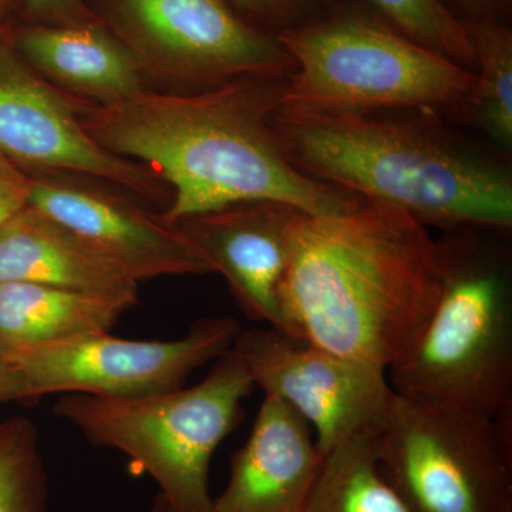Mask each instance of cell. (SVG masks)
<instances>
[{"label":"cell","instance_id":"cell-1","mask_svg":"<svg viewBox=\"0 0 512 512\" xmlns=\"http://www.w3.org/2000/svg\"><path fill=\"white\" fill-rule=\"evenodd\" d=\"M446 271L443 239L402 208L360 198L339 214L299 212L279 285L282 332L387 372L420 339Z\"/></svg>","mask_w":512,"mask_h":512},{"label":"cell","instance_id":"cell-2","mask_svg":"<svg viewBox=\"0 0 512 512\" xmlns=\"http://www.w3.org/2000/svg\"><path fill=\"white\" fill-rule=\"evenodd\" d=\"M237 79L198 94L140 90L80 110L90 136L116 156L140 160L173 187L164 221L247 202H275L311 215L339 214L360 197L301 173L282 153L271 119L284 84Z\"/></svg>","mask_w":512,"mask_h":512},{"label":"cell","instance_id":"cell-3","mask_svg":"<svg viewBox=\"0 0 512 512\" xmlns=\"http://www.w3.org/2000/svg\"><path fill=\"white\" fill-rule=\"evenodd\" d=\"M276 141L313 180L402 208L421 224L507 229L510 177L497 165L430 131L356 111L279 106Z\"/></svg>","mask_w":512,"mask_h":512},{"label":"cell","instance_id":"cell-4","mask_svg":"<svg viewBox=\"0 0 512 512\" xmlns=\"http://www.w3.org/2000/svg\"><path fill=\"white\" fill-rule=\"evenodd\" d=\"M254 389L247 367L229 349L195 386L134 399L67 394L53 412L93 446L130 458L138 473L156 481L174 512H211L212 457Z\"/></svg>","mask_w":512,"mask_h":512},{"label":"cell","instance_id":"cell-5","mask_svg":"<svg viewBox=\"0 0 512 512\" xmlns=\"http://www.w3.org/2000/svg\"><path fill=\"white\" fill-rule=\"evenodd\" d=\"M443 291L409 355L387 370L396 393L498 416L512 410V293L504 259L471 238L443 239Z\"/></svg>","mask_w":512,"mask_h":512},{"label":"cell","instance_id":"cell-6","mask_svg":"<svg viewBox=\"0 0 512 512\" xmlns=\"http://www.w3.org/2000/svg\"><path fill=\"white\" fill-rule=\"evenodd\" d=\"M295 69L281 106L308 110L460 107L477 74L360 15H338L279 30Z\"/></svg>","mask_w":512,"mask_h":512},{"label":"cell","instance_id":"cell-7","mask_svg":"<svg viewBox=\"0 0 512 512\" xmlns=\"http://www.w3.org/2000/svg\"><path fill=\"white\" fill-rule=\"evenodd\" d=\"M376 456L413 512H512V410L483 416L393 390Z\"/></svg>","mask_w":512,"mask_h":512},{"label":"cell","instance_id":"cell-8","mask_svg":"<svg viewBox=\"0 0 512 512\" xmlns=\"http://www.w3.org/2000/svg\"><path fill=\"white\" fill-rule=\"evenodd\" d=\"M241 330L235 319L205 318L180 339L97 332L0 357L8 367L12 402L55 393L134 399L180 389L192 372L225 355Z\"/></svg>","mask_w":512,"mask_h":512},{"label":"cell","instance_id":"cell-9","mask_svg":"<svg viewBox=\"0 0 512 512\" xmlns=\"http://www.w3.org/2000/svg\"><path fill=\"white\" fill-rule=\"evenodd\" d=\"M111 23L141 69L192 83L282 79L295 69L276 36L224 0H110Z\"/></svg>","mask_w":512,"mask_h":512},{"label":"cell","instance_id":"cell-10","mask_svg":"<svg viewBox=\"0 0 512 512\" xmlns=\"http://www.w3.org/2000/svg\"><path fill=\"white\" fill-rule=\"evenodd\" d=\"M231 350L255 387L284 400L309 424L323 457L382 427L393 393L386 370L275 328L241 330Z\"/></svg>","mask_w":512,"mask_h":512},{"label":"cell","instance_id":"cell-11","mask_svg":"<svg viewBox=\"0 0 512 512\" xmlns=\"http://www.w3.org/2000/svg\"><path fill=\"white\" fill-rule=\"evenodd\" d=\"M0 154L26 174L72 171L153 200L164 195L156 173L100 146L84 127L80 110L5 39H0Z\"/></svg>","mask_w":512,"mask_h":512},{"label":"cell","instance_id":"cell-12","mask_svg":"<svg viewBox=\"0 0 512 512\" xmlns=\"http://www.w3.org/2000/svg\"><path fill=\"white\" fill-rule=\"evenodd\" d=\"M28 204L79 235L138 282L217 274L210 258L178 225L114 195L30 177Z\"/></svg>","mask_w":512,"mask_h":512},{"label":"cell","instance_id":"cell-13","mask_svg":"<svg viewBox=\"0 0 512 512\" xmlns=\"http://www.w3.org/2000/svg\"><path fill=\"white\" fill-rule=\"evenodd\" d=\"M299 212L275 202H247L174 224L225 276L242 311L282 332L279 285Z\"/></svg>","mask_w":512,"mask_h":512},{"label":"cell","instance_id":"cell-14","mask_svg":"<svg viewBox=\"0 0 512 512\" xmlns=\"http://www.w3.org/2000/svg\"><path fill=\"white\" fill-rule=\"evenodd\" d=\"M322 464L309 424L284 400L265 394L211 512H306Z\"/></svg>","mask_w":512,"mask_h":512},{"label":"cell","instance_id":"cell-15","mask_svg":"<svg viewBox=\"0 0 512 512\" xmlns=\"http://www.w3.org/2000/svg\"><path fill=\"white\" fill-rule=\"evenodd\" d=\"M35 282L134 306L140 282L59 222L26 205L0 227V282Z\"/></svg>","mask_w":512,"mask_h":512},{"label":"cell","instance_id":"cell-16","mask_svg":"<svg viewBox=\"0 0 512 512\" xmlns=\"http://www.w3.org/2000/svg\"><path fill=\"white\" fill-rule=\"evenodd\" d=\"M12 46L39 76L70 92L117 103L143 90L141 66L119 37L96 22L84 25H37L20 28Z\"/></svg>","mask_w":512,"mask_h":512},{"label":"cell","instance_id":"cell-17","mask_svg":"<svg viewBox=\"0 0 512 512\" xmlns=\"http://www.w3.org/2000/svg\"><path fill=\"white\" fill-rule=\"evenodd\" d=\"M133 306L35 282H0V356L87 333L109 332Z\"/></svg>","mask_w":512,"mask_h":512},{"label":"cell","instance_id":"cell-18","mask_svg":"<svg viewBox=\"0 0 512 512\" xmlns=\"http://www.w3.org/2000/svg\"><path fill=\"white\" fill-rule=\"evenodd\" d=\"M306 512H413L377 466L376 433L360 434L323 457Z\"/></svg>","mask_w":512,"mask_h":512},{"label":"cell","instance_id":"cell-19","mask_svg":"<svg viewBox=\"0 0 512 512\" xmlns=\"http://www.w3.org/2000/svg\"><path fill=\"white\" fill-rule=\"evenodd\" d=\"M476 62V84L460 109L504 146L512 140V33L494 18L463 20Z\"/></svg>","mask_w":512,"mask_h":512},{"label":"cell","instance_id":"cell-20","mask_svg":"<svg viewBox=\"0 0 512 512\" xmlns=\"http://www.w3.org/2000/svg\"><path fill=\"white\" fill-rule=\"evenodd\" d=\"M49 476L33 421L0 423V512H47Z\"/></svg>","mask_w":512,"mask_h":512},{"label":"cell","instance_id":"cell-21","mask_svg":"<svg viewBox=\"0 0 512 512\" xmlns=\"http://www.w3.org/2000/svg\"><path fill=\"white\" fill-rule=\"evenodd\" d=\"M393 29L460 64L476 60L466 25L443 0H367Z\"/></svg>","mask_w":512,"mask_h":512},{"label":"cell","instance_id":"cell-22","mask_svg":"<svg viewBox=\"0 0 512 512\" xmlns=\"http://www.w3.org/2000/svg\"><path fill=\"white\" fill-rule=\"evenodd\" d=\"M30 177L0 154V227L29 202Z\"/></svg>","mask_w":512,"mask_h":512},{"label":"cell","instance_id":"cell-23","mask_svg":"<svg viewBox=\"0 0 512 512\" xmlns=\"http://www.w3.org/2000/svg\"><path fill=\"white\" fill-rule=\"evenodd\" d=\"M23 8L45 25H84L94 23L83 0H20Z\"/></svg>","mask_w":512,"mask_h":512},{"label":"cell","instance_id":"cell-24","mask_svg":"<svg viewBox=\"0 0 512 512\" xmlns=\"http://www.w3.org/2000/svg\"><path fill=\"white\" fill-rule=\"evenodd\" d=\"M232 10L239 9L261 18H285L305 0H224Z\"/></svg>","mask_w":512,"mask_h":512},{"label":"cell","instance_id":"cell-25","mask_svg":"<svg viewBox=\"0 0 512 512\" xmlns=\"http://www.w3.org/2000/svg\"><path fill=\"white\" fill-rule=\"evenodd\" d=\"M460 2L471 10L473 16L470 19H474L491 18L490 13L503 6L507 0H460Z\"/></svg>","mask_w":512,"mask_h":512},{"label":"cell","instance_id":"cell-26","mask_svg":"<svg viewBox=\"0 0 512 512\" xmlns=\"http://www.w3.org/2000/svg\"><path fill=\"white\" fill-rule=\"evenodd\" d=\"M8 402H12V400H10L8 367H6L5 362H3L2 357H0V404Z\"/></svg>","mask_w":512,"mask_h":512},{"label":"cell","instance_id":"cell-27","mask_svg":"<svg viewBox=\"0 0 512 512\" xmlns=\"http://www.w3.org/2000/svg\"><path fill=\"white\" fill-rule=\"evenodd\" d=\"M148 512H174L171 505L168 504V501L165 500L164 495L158 493L156 498H154L153 503H151L150 510Z\"/></svg>","mask_w":512,"mask_h":512},{"label":"cell","instance_id":"cell-28","mask_svg":"<svg viewBox=\"0 0 512 512\" xmlns=\"http://www.w3.org/2000/svg\"><path fill=\"white\" fill-rule=\"evenodd\" d=\"M6 3H8V0H0V18H2L3 10L6 8Z\"/></svg>","mask_w":512,"mask_h":512}]
</instances>
